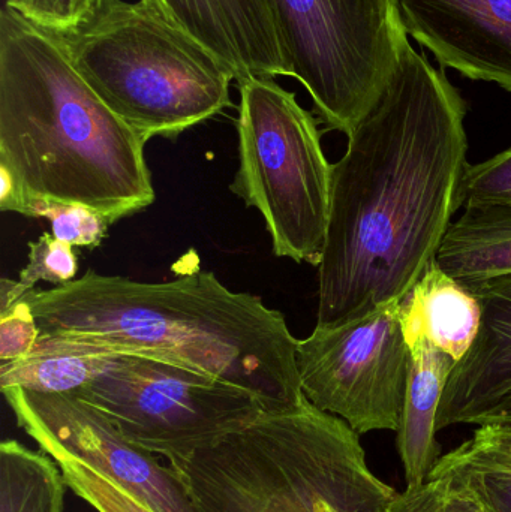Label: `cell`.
Listing matches in <instances>:
<instances>
[{
    "label": "cell",
    "instance_id": "cell-17",
    "mask_svg": "<svg viewBox=\"0 0 511 512\" xmlns=\"http://www.w3.org/2000/svg\"><path fill=\"white\" fill-rule=\"evenodd\" d=\"M110 352L65 343L38 342L21 360L0 363V390L77 393L101 373Z\"/></svg>",
    "mask_w": 511,
    "mask_h": 512
},
{
    "label": "cell",
    "instance_id": "cell-28",
    "mask_svg": "<svg viewBox=\"0 0 511 512\" xmlns=\"http://www.w3.org/2000/svg\"><path fill=\"white\" fill-rule=\"evenodd\" d=\"M489 423L511 424V393L507 394L504 399H501L500 402L480 420L477 426Z\"/></svg>",
    "mask_w": 511,
    "mask_h": 512
},
{
    "label": "cell",
    "instance_id": "cell-7",
    "mask_svg": "<svg viewBox=\"0 0 511 512\" xmlns=\"http://www.w3.org/2000/svg\"><path fill=\"white\" fill-rule=\"evenodd\" d=\"M291 78L330 131L350 135L377 104L398 63V0H270Z\"/></svg>",
    "mask_w": 511,
    "mask_h": 512
},
{
    "label": "cell",
    "instance_id": "cell-2",
    "mask_svg": "<svg viewBox=\"0 0 511 512\" xmlns=\"http://www.w3.org/2000/svg\"><path fill=\"white\" fill-rule=\"evenodd\" d=\"M38 342L173 361L254 394L266 414L306 402L297 342L263 298L228 289L212 271L138 282L87 270L80 279L26 292Z\"/></svg>",
    "mask_w": 511,
    "mask_h": 512
},
{
    "label": "cell",
    "instance_id": "cell-14",
    "mask_svg": "<svg viewBox=\"0 0 511 512\" xmlns=\"http://www.w3.org/2000/svg\"><path fill=\"white\" fill-rule=\"evenodd\" d=\"M482 322L479 298L438 265H429L401 301V327L407 345L425 336L456 364L468 354Z\"/></svg>",
    "mask_w": 511,
    "mask_h": 512
},
{
    "label": "cell",
    "instance_id": "cell-8",
    "mask_svg": "<svg viewBox=\"0 0 511 512\" xmlns=\"http://www.w3.org/2000/svg\"><path fill=\"white\" fill-rule=\"evenodd\" d=\"M78 397L104 412L125 438L167 459L206 447L266 414L236 385L173 361L110 352Z\"/></svg>",
    "mask_w": 511,
    "mask_h": 512
},
{
    "label": "cell",
    "instance_id": "cell-4",
    "mask_svg": "<svg viewBox=\"0 0 511 512\" xmlns=\"http://www.w3.org/2000/svg\"><path fill=\"white\" fill-rule=\"evenodd\" d=\"M167 460L197 512H383L398 493L359 433L309 400Z\"/></svg>",
    "mask_w": 511,
    "mask_h": 512
},
{
    "label": "cell",
    "instance_id": "cell-26",
    "mask_svg": "<svg viewBox=\"0 0 511 512\" xmlns=\"http://www.w3.org/2000/svg\"><path fill=\"white\" fill-rule=\"evenodd\" d=\"M24 295L14 303L0 306V363L21 360L38 345L39 328Z\"/></svg>",
    "mask_w": 511,
    "mask_h": 512
},
{
    "label": "cell",
    "instance_id": "cell-24",
    "mask_svg": "<svg viewBox=\"0 0 511 512\" xmlns=\"http://www.w3.org/2000/svg\"><path fill=\"white\" fill-rule=\"evenodd\" d=\"M77 271L78 259L74 246L57 240L51 233H45L36 242L29 243V262L20 271L17 280L26 289L36 288L38 282L63 286L75 280Z\"/></svg>",
    "mask_w": 511,
    "mask_h": 512
},
{
    "label": "cell",
    "instance_id": "cell-19",
    "mask_svg": "<svg viewBox=\"0 0 511 512\" xmlns=\"http://www.w3.org/2000/svg\"><path fill=\"white\" fill-rule=\"evenodd\" d=\"M432 471L450 472L468 484L491 512H511V465L467 442L440 457Z\"/></svg>",
    "mask_w": 511,
    "mask_h": 512
},
{
    "label": "cell",
    "instance_id": "cell-20",
    "mask_svg": "<svg viewBox=\"0 0 511 512\" xmlns=\"http://www.w3.org/2000/svg\"><path fill=\"white\" fill-rule=\"evenodd\" d=\"M383 512H491L480 496L450 472L432 471L423 483L407 486Z\"/></svg>",
    "mask_w": 511,
    "mask_h": 512
},
{
    "label": "cell",
    "instance_id": "cell-10",
    "mask_svg": "<svg viewBox=\"0 0 511 512\" xmlns=\"http://www.w3.org/2000/svg\"><path fill=\"white\" fill-rule=\"evenodd\" d=\"M18 427L48 456L68 457L101 472L153 512H197L171 466L138 447L113 421L72 393L2 390Z\"/></svg>",
    "mask_w": 511,
    "mask_h": 512
},
{
    "label": "cell",
    "instance_id": "cell-1",
    "mask_svg": "<svg viewBox=\"0 0 511 512\" xmlns=\"http://www.w3.org/2000/svg\"><path fill=\"white\" fill-rule=\"evenodd\" d=\"M467 104L408 41L383 95L333 164L326 243L318 265V327L401 303L461 209Z\"/></svg>",
    "mask_w": 511,
    "mask_h": 512
},
{
    "label": "cell",
    "instance_id": "cell-13",
    "mask_svg": "<svg viewBox=\"0 0 511 512\" xmlns=\"http://www.w3.org/2000/svg\"><path fill=\"white\" fill-rule=\"evenodd\" d=\"M482 307L480 331L450 373L437 415V430L480 420L511 393V273L471 288Z\"/></svg>",
    "mask_w": 511,
    "mask_h": 512
},
{
    "label": "cell",
    "instance_id": "cell-18",
    "mask_svg": "<svg viewBox=\"0 0 511 512\" xmlns=\"http://www.w3.org/2000/svg\"><path fill=\"white\" fill-rule=\"evenodd\" d=\"M68 487L59 463L18 441L0 444V512H63Z\"/></svg>",
    "mask_w": 511,
    "mask_h": 512
},
{
    "label": "cell",
    "instance_id": "cell-16",
    "mask_svg": "<svg viewBox=\"0 0 511 512\" xmlns=\"http://www.w3.org/2000/svg\"><path fill=\"white\" fill-rule=\"evenodd\" d=\"M437 262L470 289L511 273V206L465 207L444 237Z\"/></svg>",
    "mask_w": 511,
    "mask_h": 512
},
{
    "label": "cell",
    "instance_id": "cell-25",
    "mask_svg": "<svg viewBox=\"0 0 511 512\" xmlns=\"http://www.w3.org/2000/svg\"><path fill=\"white\" fill-rule=\"evenodd\" d=\"M105 0H5V5L45 32H65L89 20Z\"/></svg>",
    "mask_w": 511,
    "mask_h": 512
},
{
    "label": "cell",
    "instance_id": "cell-11",
    "mask_svg": "<svg viewBox=\"0 0 511 512\" xmlns=\"http://www.w3.org/2000/svg\"><path fill=\"white\" fill-rule=\"evenodd\" d=\"M408 35L443 68L511 93V0H398Z\"/></svg>",
    "mask_w": 511,
    "mask_h": 512
},
{
    "label": "cell",
    "instance_id": "cell-23",
    "mask_svg": "<svg viewBox=\"0 0 511 512\" xmlns=\"http://www.w3.org/2000/svg\"><path fill=\"white\" fill-rule=\"evenodd\" d=\"M461 207L511 206V147L468 165L461 186Z\"/></svg>",
    "mask_w": 511,
    "mask_h": 512
},
{
    "label": "cell",
    "instance_id": "cell-27",
    "mask_svg": "<svg viewBox=\"0 0 511 512\" xmlns=\"http://www.w3.org/2000/svg\"><path fill=\"white\" fill-rule=\"evenodd\" d=\"M467 444L511 465V424L489 423L477 426Z\"/></svg>",
    "mask_w": 511,
    "mask_h": 512
},
{
    "label": "cell",
    "instance_id": "cell-15",
    "mask_svg": "<svg viewBox=\"0 0 511 512\" xmlns=\"http://www.w3.org/2000/svg\"><path fill=\"white\" fill-rule=\"evenodd\" d=\"M408 348L411 364L407 396L396 433L405 480L407 486H413L423 483L440 460L438 408L456 361L425 336L414 340Z\"/></svg>",
    "mask_w": 511,
    "mask_h": 512
},
{
    "label": "cell",
    "instance_id": "cell-22",
    "mask_svg": "<svg viewBox=\"0 0 511 512\" xmlns=\"http://www.w3.org/2000/svg\"><path fill=\"white\" fill-rule=\"evenodd\" d=\"M69 489L96 512H153L101 472L68 457H57Z\"/></svg>",
    "mask_w": 511,
    "mask_h": 512
},
{
    "label": "cell",
    "instance_id": "cell-5",
    "mask_svg": "<svg viewBox=\"0 0 511 512\" xmlns=\"http://www.w3.org/2000/svg\"><path fill=\"white\" fill-rule=\"evenodd\" d=\"M47 33L143 140L179 137L233 105V71L143 0H105L80 26Z\"/></svg>",
    "mask_w": 511,
    "mask_h": 512
},
{
    "label": "cell",
    "instance_id": "cell-9",
    "mask_svg": "<svg viewBox=\"0 0 511 512\" xmlns=\"http://www.w3.org/2000/svg\"><path fill=\"white\" fill-rule=\"evenodd\" d=\"M296 358L312 405L342 418L359 435L398 432L411 364L401 303L344 324L315 325L311 336L297 342Z\"/></svg>",
    "mask_w": 511,
    "mask_h": 512
},
{
    "label": "cell",
    "instance_id": "cell-12",
    "mask_svg": "<svg viewBox=\"0 0 511 512\" xmlns=\"http://www.w3.org/2000/svg\"><path fill=\"white\" fill-rule=\"evenodd\" d=\"M168 23L200 42L233 71L251 77H291L270 0H143Z\"/></svg>",
    "mask_w": 511,
    "mask_h": 512
},
{
    "label": "cell",
    "instance_id": "cell-3",
    "mask_svg": "<svg viewBox=\"0 0 511 512\" xmlns=\"http://www.w3.org/2000/svg\"><path fill=\"white\" fill-rule=\"evenodd\" d=\"M143 140L44 30L0 11V167L30 198L89 207L114 224L155 201Z\"/></svg>",
    "mask_w": 511,
    "mask_h": 512
},
{
    "label": "cell",
    "instance_id": "cell-21",
    "mask_svg": "<svg viewBox=\"0 0 511 512\" xmlns=\"http://www.w3.org/2000/svg\"><path fill=\"white\" fill-rule=\"evenodd\" d=\"M29 218L51 222V234L57 240L77 248L95 249L107 236L108 222L89 207L30 198L23 210Z\"/></svg>",
    "mask_w": 511,
    "mask_h": 512
},
{
    "label": "cell",
    "instance_id": "cell-6",
    "mask_svg": "<svg viewBox=\"0 0 511 512\" xmlns=\"http://www.w3.org/2000/svg\"><path fill=\"white\" fill-rule=\"evenodd\" d=\"M239 92V168L231 192L261 213L273 254L318 267L333 164L324 155L317 119L275 78H248Z\"/></svg>",
    "mask_w": 511,
    "mask_h": 512
}]
</instances>
